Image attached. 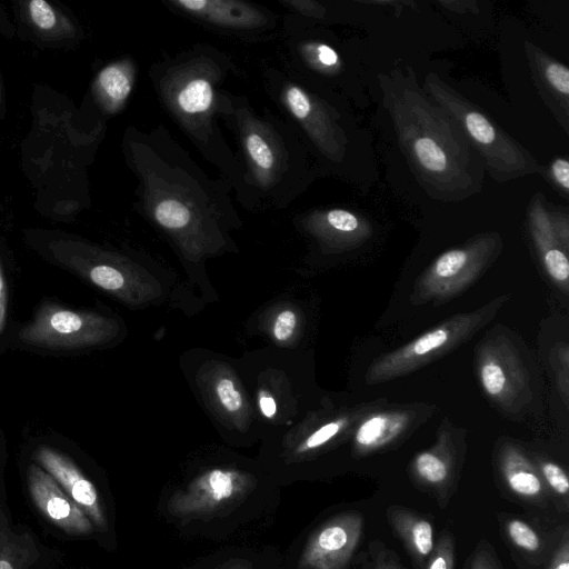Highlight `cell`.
Instances as JSON below:
<instances>
[{
  "mask_svg": "<svg viewBox=\"0 0 569 569\" xmlns=\"http://www.w3.org/2000/svg\"><path fill=\"white\" fill-rule=\"evenodd\" d=\"M345 423L343 419L326 423L307 438L300 450H310L325 445L339 433Z\"/></svg>",
  "mask_w": 569,
  "mask_h": 569,
  "instance_id": "29",
  "label": "cell"
},
{
  "mask_svg": "<svg viewBox=\"0 0 569 569\" xmlns=\"http://www.w3.org/2000/svg\"><path fill=\"white\" fill-rule=\"evenodd\" d=\"M499 472L508 491L525 502L543 506L551 497L537 466L513 446L502 449Z\"/></svg>",
  "mask_w": 569,
  "mask_h": 569,
  "instance_id": "15",
  "label": "cell"
},
{
  "mask_svg": "<svg viewBox=\"0 0 569 569\" xmlns=\"http://www.w3.org/2000/svg\"><path fill=\"white\" fill-rule=\"evenodd\" d=\"M469 569H501L493 548L481 541L475 549Z\"/></svg>",
  "mask_w": 569,
  "mask_h": 569,
  "instance_id": "31",
  "label": "cell"
},
{
  "mask_svg": "<svg viewBox=\"0 0 569 569\" xmlns=\"http://www.w3.org/2000/svg\"><path fill=\"white\" fill-rule=\"evenodd\" d=\"M363 531L358 511L337 515L310 537L300 559L302 569H346Z\"/></svg>",
  "mask_w": 569,
  "mask_h": 569,
  "instance_id": "8",
  "label": "cell"
},
{
  "mask_svg": "<svg viewBox=\"0 0 569 569\" xmlns=\"http://www.w3.org/2000/svg\"><path fill=\"white\" fill-rule=\"evenodd\" d=\"M281 101L328 157L339 154L340 142L330 118L300 86L284 81Z\"/></svg>",
  "mask_w": 569,
  "mask_h": 569,
  "instance_id": "14",
  "label": "cell"
},
{
  "mask_svg": "<svg viewBox=\"0 0 569 569\" xmlns=\"http://www.w3.org/2000/svg\"><path fill=\"white\" fill-rule=\"evenodd\" d=\"M176 63L163 77L162 89L173 114L181 119L189 131L196 133L203 121L209 126L212 110H218V72L200 71L198 59Z\"/></svg>",
  "mask_w": 569,
  "mask_h": 569,
  "instance_id": "6",
  "label": "cell"
},
{
  "mask_svg": "<svg viewBox=\"0 0 569 569\" xmlns=\"http://www.w3.org/2000/svg\"><path fill=\"white\" fill-rule=\"evenodd\" d=\"M555 181L566 191L569 190V162L563 158L556 159L551 164Z\"/></svg>",
  "mask_w": 569,
  "mask_h": 569,
  "instance_id": "36",
  "label": "cell"
},
{
  "mask_svg": "<svg viewBox=\"0 0 569 569\" xmlns=\"http://www.w3.org/2000/svg\"><path fill=\"white\" fill-rule=\"evenodd\" d=\"M543 77L548 84L567 100L569 96V70L557 61H549L545 64Z\"/></svg>",
  "mask_w": 569,
  "mask_h": 569,
  "instance_id": "27",
  "label": "cell"
},
{
  "mask_svg": "<svg viewBox=\"0 0 569 569\" xmlns=\"http://www.w3.org/2000/svg\"><path fill=\"white\" fill-rule=\"evenodd\" d=\"M503 527L509 541L520 551L535 557L546 550L542 535L526 520L517 517L508 518Z\"/></svg>",
  "mask_w": 569,
  "mask_h": 569,
  "instance_id": "22",
  "label": "cell"
},
{
  "mask_svg": "<svg viewBox=\"0 0 569 569\" xmlns=\"http://www.w3.org/2000/svg\"><path fill=\"white\" fill-rule=\"evenodd\" d=\"M478 372L486 395L506 411L516 412L531 400L529 375L509 343L483 346Z\"/></svg>",
  "mask_w": 569,
  "mask_h": 569,
  "instance_id": "7",
  "label": "cell"
},
{
  "mask_svg": "<svg viewBox=\"0 0 569 569\" xmlns=\"http://www.w3.org/2000/svg\"><path fill=\"white\" fill-rule=\"evenodd\" d=\"M37 465L47 471L100 531L107 530V519L93 483L76 463L60 451L42 446L34 453Z\"/></svg>",
  "mask_w": 569,
  "mask_h": 569,
  "instance_id": "11",
  "label": "cell"
},
{
  "mask_svg": "<svg viewBox=\"0 0 569 569\" xmlns=\"http://www.w3.org/2000/svg\"><path fill=\"white\" fill-rule=\"evenodd\" d=\"M409 97L411 99L405 96V106L395 101L390 107L400 142L429 183L436 181V187H447L450 191L453 179L461 178L456 166L457 158L462 156L461 146L456 143L458 141L450 126H447L449 123L442 124L445 118L438 113V109L433 114V124H430L432 106L420 93Z\"/></svg>",
  "mask_w": 569,
  "mask_h": 569,
  "instance_id": "1",
  "label": "cell"
},
{
  "mask_svg": "<svg viewBox=\"0 0 569 569\" xmlns=\"http://www.w3.org/2000/svg\"><path fill=\"white\" fill-rule=\"evenodd\" d=\"M297 325V317L291 310L281 311L273 325V336L279 341L288 340Z\"/></svg>",
  "mask_w": 569,
  "mask_h": 569,
  "instance_id": "33",
  "label": "cell"
},
{
  "mask_svg": "<svg viewBox=\"0 0 569 569\" xmlns=\"http://www.w3.org/2000/svg\"><path fill=\"white\" fill-rule=\"evenodd\" d=\"M426 88L460 124L465 134L481 153L487 169L496 180H510L538 171L537 161L527 150L507 133L501 132L486 116L436 74L427 76Z\"/></svg>",
  "mask_w": 569,
  "mask_h": 569,
  "instance_id": "3",
  "label": "cell"
},
{
  "mask_svg": "<svg viewBox=\"0 0 569 569\" xmlns=\"http://www.w3.org/2000/svg\"><path fill=\"white\" fill-rule=\"evenodd\" d=\"M501 240L486 234L461 248L443 252L417 279L410 296L413 305L446 302L471 286L499 256Z\"/></svg>",
  "mask_w": 569,
  "mask_h": 569,
  "instance_id": "4",
  "label": "cell"
},
{
  "mask_svg": "<svg viewBox=\"0 0 569 569\" xmlns=\"http://www.w3.org/2000/svg\"><path fill=\"white\" fill-rule=\"evenodd\" d=\"M325 222L335 231L341 233H355L365 231V224L352 212L343 209H331L322 216Z\"/></svg>",
  "mask_w": 569,
  "mask_h": 569,
  "instance_id": "25",
  "label": "cell"
},
{
  "mask_svg": "<svg viewBox=\"0 0 569 569\" xmlns=\"http://www.w3.org/2000/svg\"><path fill=\"white\" fill-rule=\"evenodd\" d=\"M548 569H569V538L567 530H565L552 555Z\"/></svg>",
  "mask_w": 569,
  "mask_h": 569,
  "instance_id": "35",
  "label": "cell"
},
{
  "mask_svg": "<svg viewBox=\"0 0 569 569\" xmlns=\"http://www.w3.org/2000/svg\"><path fill=\"white\" fill-rule=\"evenodd\" d=\"M370 553L372 558L365 569H405L391 557L392 553L385 549L383 546L379 549L370 550Z\"/></svg>",
  "mask_w": 569,
  "mask_h": 569,
  "instance_id": "34",
  "label": "cell"
},
{
  "mask_svg": "<svg viewBox=\"0 0 569 569\" xmlns=\"http://www.w3.org/2000/svg\"><path fill=\"white\" fill-rule=\"evenodd\" d=\"M536 466L551 497L557 498L567 509L569 505V479L566 471L562 467L549 460H539Z\"/></svg>",
  "mask_w": 569,
  "mask_h": 569,
  "instance_id": "23",
  "label": "cell"
},
{
  "mask_svg": "<svg viewBox=\"0 0 569 569\" xmlns=\"http://www.w3.org/2000/svg\"><path fill=\"white\" fill-rule=\"evenodd\" d=\"M29 14L32 22L41 30H52L57 24V16L53 8L43 0L29 2Z\"/></svg>",
  "mask_w": 569,
  "mask_h": 569,
  "instance_id": "28",
  "label": "cell"
},
{
  "mask_svg": "<svg viewBox=\"0 0 569 569\" xmlns=\"http://www.w3.org/2000/svg\"><path fill=\"white\" fill-rule=\"evenodd\" d=\"M407 413H376L358 427L355 436L356 450L367 455L396 440L408 426Z\"/></svg>",
  "mask_w": 569,
  "mask_h": 569,
  "instance_id": "20",
  "label": "cell"
},
{
  "mask_svg": "<svg viewBox=\"0 0 569 569\" xmlns=\"http://www.w3.org/2000/svg\"><path fill=\"white\" fill-rule=\"evenodd\" d=\"M308 54L322 68H333L339 63V56L335 49L326 43H317L308 47Z\"/></svg>",
  "mask_w": 569,
  "mask_h": 569,
  "instance_id": "32",
  "label": "cell"
},
{
  "mask_svg": "<svg viewBox=\"0 0 569 569\" xmlns=\"http://www.w3.org/2000/svg\"><path fill=\"white\" fill-rule=\"evenodd\" d=\"M413 479L433 492L440 506H446L457 480V465L445 442L418 453L411 463Z\"/></svg>",
  "mask_w": 569,
  "mask_h": 569,
  "instance_id": "17",
  "label": "cell"
},
{
  "mask_svg": "<svg viewBox=\"0 0 569 569\" xmlns=\"http://www.w3.org/2000/svg\"><path fill=\"white\" fill-rule=\"evenodd\" d=\"M178 9L218 27L230 29L260 28L267 17L256 7L233 0H173Z\"/></svg>",
  "mask_w": 569,
  "mask_h": 569,
  "instance_id": "16",
  "label": "cell"
},
{
  "mask_svg": "<svg viewBox=\"0 0 569 569\" xmlns=\"http://www.w3.org/2000/svg\"><path fill=\"white\" fill-rule=\"evenodd\" d=\"M8 316V286L0 264V335L3 332Z\"/></svg>",
  "mask_w": 569,
  "mask_h": 569,
  "instance_id": "37",
  "label": "cell"
},
{
  "mask_svg": "<svg viewBox=\"0 0 569 569\" xmlns=\"http://www.w3.org/2000/svg\"><path fill=\"white\" fill-rule=\"evenodd\" d=\"M542 260L549 276L567 288L569 261L566 253L559 248L549 249L542 253Z\"/></svg>",
  "mask_w": 569,
  "mask_h": 569,
  "instance_id": "26",
  "label": "cell"
},
{
  "mask_svg": "<svg viewBox=\"0 0 569 569\" xmlns=\"http://www.w3.org/2000/svg\"><path fill=\"white\" fill-rule=\"evenodd\" d=\"M104 325L94 315L46 302L32 320L21 328L18 337L28 346L76 350L99 342L104 333Z\"/></svg>",
  "mask_w": 569,
  "mask_h": 569,
  "instance_id": "5",
  "label": "cell"
},
{
  "mask_svg": "<svg viewBox=\"0 0 569 569\" xmlns=\"http://www.w3.org/2000/svg\"><path fill=\"white\" fill-rule=\"evenodd\" d=\"M132 83L133 71L130 64L128 62H116L100 71L96 88L104 106L110 110H116L129 97Z\"/></svg>",
  "mask_w": 569,
  "mask_h": 569,
  "instance_id": "21",
  "label": "cell"
},
{
  "mask_svg": "<svg viewBox=\"0 0 569 569\" xmlns=\"http://www.w3.org/2000/svg\"><path fill=\"white\" fill-rule=\"evenodd\" d=\"M455 556V539L450 532L443 531L435 542L433 550L425 563V569H453Z\"/></svg>",
  "mask_w": 569,
  "mask_h": 569,
  "instance_id": "24",
  "label": "cell"
},
{
  "mask_svg": "<svg viewBox=\"0 0 569 569\" xmlns=\"http://www.w3.org/2000/svg\"><path fill=\"white\" fill-rule=\"evenodd\" d=\"M28 488L40 513L67 535L88 536L93 525L57 481L39 465L28 469Z\"/></svg>",
  "mask_w": 569,
  "mask_h": 569,
  "instance_id": "10",
  "label": "cell"
},
{
  "mask_svg": "<svg viewBox=\"0 0 569 569\" xmlns=\"http://www.w3.org/2000/svg\"><path fill=\"white\" fill-rule=\"evenodd\" d=\"M509 299L497 297L481 308L458 313L402 347L376 359L365 376L377 385L411 373L469 340L485 327Z\"/></svg>",
  "mask_w": 569,
  "mask_h": 569,
  "instance_id": "2",
  "label": "cell"
},
{
  "mask_svg": "<svg viewBox=\"0 0 569 569\" xmlns=\"http://www.w3.org/2000/svg\"><path fill=\"white\" fill-rule=\"evenodd\" d=\"M244 152L250 162L252 179L258 187L270 190L279 188L281 178H286L288 162L281 152L277 130L270 123L260 120L247 121L240 127Z\"/></svg>",
  "mask_w": 569,
  "mask_h": 569,
  "instance_id": "12",
  "label": "cell"
},
{
  "mask_svg": "<svg viewBox=\"0 0 569 569\" xmlns=\"http://www.w3.org/2000/svg\"><path fill=\"white\" fill-rule=\"evenodd\" d=\"M287 4L308 17L321 18L325 11L319 3L313 1H288Z\"/></svg>",
  "mask_w": 569,
  "mask_h": 569,
  "instance_id": "38",
  "label": "cell"
},
{
  "mask_svg": "<svg viewBox=\"0 0 569 569\" xmlns=\"http://www.w3.org/2000/svg\"><path fill=\"white\" fill-rule=\"evenodd\" d=\"M259 403L260 409L266 417L271 418L276 413V402L271 397L262 396Z\"/></svg>",
  "mask_w": 569,
  "mask_h": 569,
  "instance_id": "39",
  "label": "cell"
},
{
  "mask_svg": "<svg viewBox=\"0 0 569 569\" xmlns=\"http://www.w3.org/2000/svg\"><path fill=\"white\" fill-rule=\"evenodd\" d=\"M243 480L229 470L213 469L190 485L187 491L172 497L169 509L180 516L202 513L234 499Z\"/></svg>",
  "mask_w": 569,
  "mask_h": 569,
  "instance_id": "13",
  "label": "cell"
},
{
  "mask_svg": "<svg viewBox=\"0 0 569 569\" xmlns=\"http://www.w3.org/2000/svg\"><path fill=\"white\" fill-rule=\"evenodd\" d=\"M387 520L413 561L422 567L435 547V529L427 517L399 506L387 509Z\"/></svg>",
  "mask_w": 569,
  "mask_h": 569,
  "instance_id": "18",
  "label": "cell"
},
{
  "mask_svg": "<svg viewBox=\"0 0 569 569\" xmlns=\"http://www.w3.org/2000/svg\"><path fill=\"white\" fill-rule=\"evenodd\" d=\"M146 176V174H142ZM150 178L146 176L144 181V206L152 213V217L162 228L179 231L188 227L200 209H212L208 193H202V184L194 183L188 187L177 180L176 188L173 180L168 178Z\"/></svg>",
  "mask_w": 569,
  "mask_h": 569,
  "instance_id": "9",
  "label": "cell"
},
{
  "mask_svg": "<svg viewBox=\"0 0 569 569\" xmlns=\"http://www.w3.org/2000/svg\"><path fill=\"white\" fill-rule=\"evenodd\" d=\"M0 102H1V87H0Z\"/></svg>",
  "mask_w": 569,
  "mask_h": 569,
  "instance_id": "40",
  "label": "cell"
},
{
  "mask_svg": "<svg viewBox=\"0 0 569 569\" xmlns=\"http://www.w3.org/2000/svg\"><path fill=\"white\" fill-rule=\"evenodd\" d=\"M217 395L222 406L230 412L239 410L242 406V398L234 383L228 378H222L217 383Z\"/></svg>",
  "mask_w": 569,
  "mask_h": 569,
  "instance_id": "30",
  "label": "cell"
},
{
  "mask_svg": "<svg viewBox=\"0 0 569 569\" xmlns=\"http://www.w3.org/2000/svg\"><path fill=\"white\" fill-rule=\"evenodd\" d=\"M39 558L33 537L16 530L0 501V569H29Z\"/></svg>",
  "mask_w": 569,
  "mask_h": 569,
  "instance_id": "19",
  "label": "cell"
}]
</instances>
